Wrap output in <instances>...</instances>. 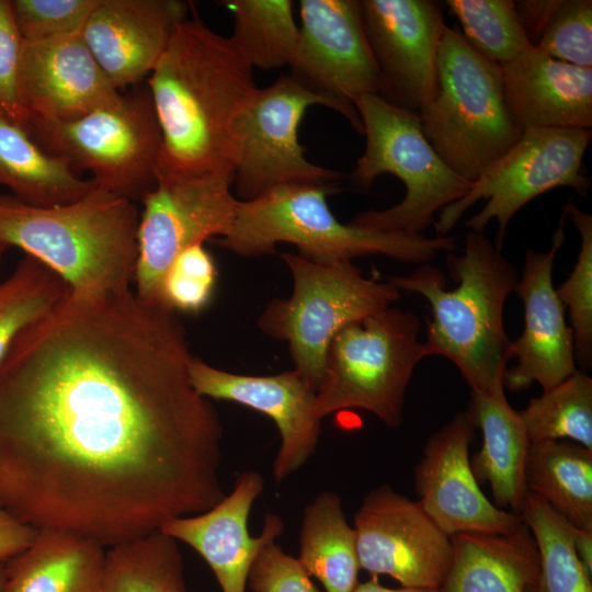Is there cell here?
I'll list each match as a JSON object with an SVG mask.
<instances>
[{
	"label": "cell",
	"instance_id": "1",
	"mask_svg": "<svg viewBox=\"0 0 592 592\" xmlns=\"http://www.w3.org/2000/svg\"><path fill=\"white\" fill-rule=\"evenodd\" d=\"M192 356L170 308L67 291L0 363V504L111 547L218 503L224 430Z\"/></svg>",
	"mask_w": 592,
	"mask_h": 592
},
{
	"label": "cell",
	"instance_id": "2",
	"mask_svg": "<svg viewBox=\"0 0 592 592\" xmlns=\"http://www.w3.org/2000/svg\"><path fill=\"white\" fill-rule=\"evenodd\" d=\"M145 83L161 134L157 178L234 179L241 123L258 88L253 67L230 36L186 16Z\"/></svg>",
	"mask_w": 592,
	"mask_h": 592
},
{
	"label": "cell",
	"instance_id": "3",
	"mask_svg": "<svg viewBox=\"0 0 592 592\" xmlns=\"http://www.w3.org/2000/svg\"><path fill=\"white\" fill-rule=\"evenodd\" d=\"M446 265L458 282L452 289L442 270L430 263L387 280L429 303L432 317L423 341L429 356L449 360L471 394L504 392L511 340L503 310L519 278L516 269L483 232L473 230L462 254L446 252Z\"/></svg>",
	"mask_w": 592,
	"mask_h": 592
},
{
	"label": "cell",
	"instance_id": "4",
	"mask_svg": "<svg viewBox=\"0 0 592 592\" xmlns=\"http://www.w3.org/2000/svg\"><path fill=\"white\" fill-rule=\"evenodd\" d=\"M139 215L135 202L96 184L53 207L1 195L0 240L49 267L73 296L122 293L134 280Z\"/></svg>",
	"mask_w": 592,
	"mask_h": 592
},
{
	"label": "cell",
	"instance_id": "5",
	"mask_svg": "<svg viewBox=\"0 0 592 592\" xmlns=\"http://www.w3.org/2000/svg\"><path fill=\"white\" fill-rule=\"evenodd\" d=\"M338 191L337 185L293 184L239 201L230 230L216 242L246 258L273 254L278 243H291L297 254L321 264L363 255L423 264L456 247L452 236L389 232L341 223L327 202Z\"/></svg>",
	"mask_w": 592,
	"mask_h": 592
},
{
	"label": "cell",
	"instance_id": "6",
	"mask_svg": "<svg viewBox=\"0 0 592 592\" xmlns=\"http://www.w3.org/2000/svg\"><path fill=\"white\" fill-rule=\"evenodd\" d=\"M418 115L435 152L470 182L523 134L505 104L501 66L473 48L458 27L444 33L437 92Z\"/></svg>",
	"mask_w": 592,
	"mask_h": 592
},
{
	"label": "cell",
	"instance_id": "7",
	"mask_svg": "<svg viewBox=\"0 0 592 592\" xmlns=\"http://www.w3.org/2000/svg\"><path fill=\"white\" fill-rule=\"evenodd\" d=\"M365 150L351 179L369 187L384 173L398 178L405 197L383 210H366L352 224L389 232L423 235L441 209L458 201L473 182L454 172L425 138L418 113L401 109L377 94L360 96Z\"/></svg>",
	"mask_w": 592,
	"mask_h": 592
},
{
	"label": "cell",
	"instance_id": "8",
	"mask_svg": "<svg viewBox=\"0 0 592 592\" xmlns=\"http://www.w3.org/2000/svg\"><path fill=\"white\" fill-rule=\"evenodd\" d=\"M415 314L388 307L345 326L331 341L316 392L319 419L348 409L398 429L413 372L428 357Z\"/></svg>",
	"mask_w": 592,
	"mask_h": 592
},
{
	"label": "cell",
	"instance_id": "9",
	"mask_svg": "<svg viewBox=\"0 0 592 592\" xmlns=\"http://www.w3.org/2000/svg\"><path fill=\"white\" fill-rule=\"evenodd\" d=\"M293 292L275 298L258 319L266 335L285 341L299 372L316 389L333 338L348 325L390 307L401 292L388 280L367 278L352 261L321 264L280 253Z\"/></svg>",
	"mask_w": 592,
	"mask_h": 592
},
{
	"label": "cell",
	"instance_id": "10",
	"mask_svg": "<svg viewBox=\"0 0 592 592\" xmlns=\"http://www.w3.org/2000/svg\"><path fill=\"white\" fill-rule=\"evenodd\" d=\"M29 134L73 170L90 171L98 186L135 203L156 185L161 134L145 82L73 119H32Z\"/></svg>",
	"mask_w": 592,
	"mask_h": 592
},
{
	"label": "cell",
	"instance_id": "11",
	"mask_svg": "<svg viewBox=\"0 0 592 592\" xmlns=\"http://www.w3.org/2000/svg\"><path fill=\"white\" fill-rule=\"evenodd\" d=\"M591 129L531 128L475 180L465 196L441 209L434 220L437 236H447L464 213L480 200L486 205L465 226L483 232L490 220L498 226L501 250L512 217L537 196L561 186L584 196L591 179L582 173V159Z\"/></svg>",
	"mask_w": 592,
	"mask_h": 592
},
{
	"label": "cell",
	"instance_id": "12",
	"mask_svg": "<svg viewBox=\"0 0 592 592\" xmlns=\"http://www.w3.org/2000/svg\"><path fill=\"white\" fill-rule=\"evenodd\" d=\"M231 186L232 177L224 174L157 178L141 201L138 223L134 280L141 299L163 305L162 283L174 259L192 246L228 234L239 204Z\"/></svg>",
	"mask_w": 592,
	"mask_h": 592
},
{
	"label": "cell",
	"instance_id": "13",
	"mask_svg": "<svg viewBox=\"0 0 592 592\" xmlns=\"http://www.w3.org/2000/svg\"><path fill=\"white\" fill-rule=\"evenodd\" d=\"M299 18L289 75L363 135L354 102L365 94L387 100V89L364 30L360 0H300Z\"/></svg>",
	"mask_w": 592,
	"mask_h": 592
},
{
	"label": "cell",
	"instance_id": "14",
	"mask_svg": "<svg viewBox=\"0 0 592 592\" xmlns=\"http://www.w3.org/2000/svg\"><path fill=\"white\" fill-rule=\"evenodd\" d=\"M312 105L330 107L291 75L258 89L240 127L232 179L239 201H251L283 185L339 186L343 174L310 162L298 140L299 124Z\"/></svg>",
	"mask_w": 592,
	"mask_h": 592
},
{
	"label": "cell",
	"instance_id": "15",
	"mask_svg": "<svg viewBox=\"0 0 592 592\" xmlns=\"http://www.w3.org/2000/svg\"><path fill=\"white\" fill-rule=\"evenodd\" d=\"M361 569L387 574L401 587L442 589L453 544L418 501L388 485L371 490L354 515Z\"/></svg>",
	"mask_w": 592,
	"mask_h": 592
},
{
	"label": "cell",
	"instance_id": "16",
	"mask_svg": "<svg viewBox=\"0 0 592 592\" xmlns=\"http://www.w3.org/2000/svg\"><path fill=\"white\" fill-rule=\"evenodd\" d=\"M364 30L387 101L418 113L437 92V56L447 29L432 0H360Z\"/></svg>",
	"mask_w": 592,
	"mask_h": 592
},
{
	"label": "cell",
	"instance_id": "17",
	"mask_svg": "<svg viewBox=\"0 0 592 592\" xmlns=\"http://www.w3.org/2000/svg\"><path fill=\"white\" fill-rule=\"evenodd\" d=\"M476 425L460 411L426 441L414 468L418 502L449 537L460 533L509 534L522 520L488 499L476 480L469 446Z\"/></svg>",
	"mask_w": 592,
	"mask_h": 592
},
{
	"label": "cell",
	"instance_id": "18",
	"mask_svg": "<svg viewBox=\"0 0 592 592\" xmlns=\"http://www.w3.org/2000/svg\"><path fill=\"white\" fill-rule=\"evenodd\" d=\"M566 218L562 213L547 251L526 250L513 289L523 303L524 327L510 344L515 365L506 369L504 387L512 391L527 389L533 383L545 391L578 371L572 329L553 283L555 259L566 240Z\"/></svg>",
	"mask_w": 592,
	"mask_h": 592
},
{
	"label": "cell",
	"instance_id": "19",
	"mask_svg": "<svg viewBox=\"0 0 592 592\" xmlns=\"http://www.w3.org/2000/svg\"><path fill=\"white\" fill-rule=\"evenodd\" d=\"M191 383L197 394L232 401L271 418L281 437L273 464L277 483L296 473L316 452L321 419L315 411L317 389L296 369L257 376L230 373L192 356Z\"/></svg>",
	"mask_w": 592,
	"mask_h": 592
},
{
	"label": "cell",
	"instance_id": "20",
	"mask_svg": "<svg viewBox=\"0 0 592 592\" xmlns=\"http://www.w3.org/2000/svg\"><path fill=\"white\" fill-rule=\"evenodd\" d=\"M263 489L264 479L259 471H243L231 492L214 506L170 520L159 531L195 549L214 572L221 592H246L249 571L259 550L284 531L282 517L269 513L261 534L250 536L249 514Z\"/></svg>",
	"mask_w": 592,
	"mask_h": 592
},
{
	"label": "cell",
	"instance_id": "21",
	"mask_svg": "<svg viewBox=\"0 0 592 592\" xmlns=\"http://www.w3.org/2000/svg\"><path fill=\"white\" fill-rule=\"evenodd\" d=\"M189 4L180 0H100L81 36L118 90L145 82Z\"/></svg>",
	"mask_w": 592,
	"mask_h": 592
},
{
	"label": "cell",
	"instance_id": "22",
	"mask_svg": "<svg viewBox=\"0 0 592 592\" xmlns=\"http://www.w3.org/2000/svg\"><path fill=\"white\" fill-rule=\"evenodd\" d=\"M20 91L29 123L73 119L114 101L121 93L81 33L24 43Z\"/></svg>",
	"mask_w": 592,
	"mask_h": 592
},
{
	"label": "cell",
	"instance_id": "23",
	"mask_svg": "<svg viewBox=\"0 0 592 592\" xmlns=\"http://www.w3.org/2000/svg\"><path fill=\"white\" fill-rule=\"evenodd\" d=\"M500 66L505 104L522 132L591 129L592 68L554 59L534 46Z\"/></svg>",
	"mask_w": 592,
	"mask_h": 592
},
{
	"label": "cell",
	"instance_id": "24",
	"mask_svg": "<svg viewBox=\"0 0 592 592\" xmlns=\"http://www.w3.org/2000/svg\"><path fill=\"white\" fill-rule=\"evenodd\" d=\"M106 549L78 533L36 530L30 545L4 561L8 592H105Z\"/></svg>",
	"mask_w": 592,
	"mask_h": 592
},
{
	"label": "cell",
	"instance_id": "25",
	"mask_svg": "<svg viewBox=\"0 0 592 592\" xmlns=\"http://www.w3.org/2000/svg\"><path fill=\"white\" fill-rule=\"evenodd\" d=\"M451 540L444 592H526L538 581V549L524 523L509 534L460 533Z\"/></svg>",
	"mask_w": 592,
	"mask_h": 592
},
{
	"label": "cell",
	"instance_id": "26",
	"mask_svg": "<svg viewBox=\"0 0 592 592\" xmlns=\"http://www.w3.org/2000/svg\"><path fill=\"white\" fill-rule=\"evenodd\" d=\"M482 445L470 457L479 485L491 488L493 503L519 514L528 493L525 467L531 442L524 424L505 394H471L468 407Z\"/></svg>",
	"mask_w": 592,
	"mask_h": 592
},
{
	"label": "cell",
	"instance_id": "27",
	"mask_svg": "<svg viewBox=\"0 0 592 592\" xmlns=\"http://www.w3.org/2000/svg\"><path fill=\"white\" fill-rule=\"evenodd\" d=\"M0 184L25 204L53 207L80 198L95 182L81 179L27 130L0 116Z\"/></svg>",
	"mask_w": 592,
	"mask_h": 592
},
{
	"label": "cell",
	"instance_id": "28",
	"mask_svg": "<svg viewBox=\"0 0 592 592\" xmlns=\"http://www.w3.org/2000/svg\"><path fill=\"white\" fill-rule=\"evenodd\" d=\"M299 545V563L326 592H353L361 570L356 535L335 492L323 491L305 508Z\"/></svg>",
	"mask_w": 592,
	"mask_h": 592
},
{
	"label": "cell",
	"instance_id": "29",
	"mask_svg": "<svg viewBox=\"0 0 592 592\" xmlns=\"http://www.w3.org/2000/svg\"><path fill=\"white\" fill-rule=\"evenodd\" d=\"M530 492L573 526L592 531V451L570 441L531 443L525 467Z\"/></svg>",
	"mask_w": 592,
	"mask_h": 592
},
{
	"label": "cell",
	"instance_id": "30",
	"mask_svg": "<svg viewBox=\"0 0 592 592\" xmlns=\"http://www.w3.org/2000/svg\"><path fill=\"white\" fill-rule=\"evenodd\" d=\"M105 592H186L178 542L158 530L107 547Z\"/></svg>",
	"mask_w": 592,
	"mask_h": 592
},
{
	"label": "cell",
	"instance_id": "31",
	"mask_svg": "<svg viewBox=\"0 0 592 592\" xmlns=\"http://www.w3.org/2000/svg\"><path fill=\"white\" fill-rule=\"evenodd\" d=\"M231 13L230 38L254 68L272 70L289 66L299 27L291 0H225Z\"/></svg>",
	"mask_w": 592,
	"mask_h": 592
},
{
	"label": "cell",
	"instance_id": "32",
	"mask_svg": "<svg viewBox=\"0 0 592 592\" xmlns=\"http://www.w3.org/2000/svg\"><path fill=\"white\" fill-rule=\"evenodd\" d=\"M519 515L533 534L539 555L538 581L526 592H592V577L573 548V525L530 491Z\"/></svg>",
	"mask_w": 592,
	"mask_h": 592
},
{
	"label": "cell",
	"instance_id": "33",
	"mask_svg": "<svg viewBox=\"0 0 592 592\" xmlns=\"http://www.w3.org/2000/svg\"><path fill=\"white\" fill-rule=\"evenodd\" d=\"M531 443L570 441L592 451V378L576 373L519 411Z\"/></svg>",
	"mask_w": 592,
	"mask_h": 592
},
{
	"label": "cell",
	"instance_id": "34",
	"mask_svg": "<svg viewBox=\"0 0 592 592\" xmlns=\"http://www.w3.org/2000/svg\"><path fill=\"white\" fill-rule=\"evenodd\" d=\"M64 281L31 255L0 283V363L18 334L66 294Z\"/></svg>",
	"mask_w": 592,
	"mask_h": 592
},
{
	"label": "cell",
	"instance_id": "35",
	"mask_svg": "<svg viewBox=\"0 0 592 592\" xmlns=\"http://www.w3.org/2000/svg\"><path fill=\"white\" fill-rule=\"evenodd\" d=\"M445 3L469 45L499 65L533 46L519 22L512 0H446Z\"/></svg>",
	"mask_w": 592,
	"mask_h": 592
},
{
	"label": "cell",
	"instance_id": "36",
	"mask_svg": "<svg viewBox=\"0 0 592 592\" xmlns=\"http://www.w3.org/2000/svg\"><path fill=\"white\" fill-rule=\"evenodd\" d=\"M580 236V250L568 278L556 294L568 310L574 342L577 365L592 364V215L569 201L562 206Z\"/></svg>",
	"mask_w": 592,
	"mask_h": 592
},
{
	"label": "cell",
	"instance_id": "37",
	"mask_svg": "<svg viewBox=\"0 0 592 592\" xmlns=\"http://www.w3.org/2000/svg\"><path fill=\"white\" fill-rule=\"evenodd\" d=\"M215 261L203 244L182 251L167 271L162 288V304L175 311L198 314L210 303L217 283Z\"/></svg>",
	"mask_w": 592,
	"mask_h": 592
},
{
	"label": "cell",
	"instance_id": "38",
	"mask_svg": "<svg viewBox=\"0 0 592 592\" xmlns=\"http://www.w3.org/2000/svg\"><path fill=\"white\" fill-rule=\"evenodd\" d=\"M534 47L554 59L592 68V1L561 0Z\"/></svg>",
	"mask_w": 592,
	"mask_h": 592
},
{
	"label": "cell",
	"instance_id": "39",
	"mask_svg": "<svg viewBox=\"0 0 592 592\" xmlns=\"http://www.w3.org/2000/svg\"><path fill=\"white\" fill-rule=\"evenodd\" d=\"M100 0H13L10 7L24 43L81 33Z\"/></svg>",
	"mask_w": 592,
	"mask_h": 592
},
{
	"label": "cell",
	"instance_id": "40",
	"mask_svg": "<svg viewBox=\"0 0 592 592\" xmlns=\"http://www.w3.org/2000/svg\"><path fill=\"white\" fill-rule=\"evenodd\" d=\"M23 46L10 1L0 0V116L29 132L20 91Z\"/></svg>",
	"mask_w": 592,
	"mask_h": 592
},
{
	"label": "cell",
	"instance_id": "41",
	"mask_svg": "<svg viewBox=\"0 0 592 592\" xmlns=\"http://www.w3.org/2000/svg\"><path fill=\"white\" fill-rule=\"evenodd\" d=\"M271 538L259 550L248 576L253 592H320L297 558Z\"/></svg>",
	"mask_w": 592,
	"mask_h": 592
},
{
	"label": "cell",
	"instance_id": "42",
	"mask_svg": "<svg viewBox=\"0 0 592 592\" xmlns=\"http://www.w3.org/2000/svg\"><path fill=\"white\" fill-rule=\"evenodd\" d=\"M561 0H517L514 9L531 45L536 46Z\"/></svg>",
	"mask_w": 592,
	"mask_h": 592
},
{
	"label": "cell",
	"instance_id": "43",
	"mask_svg": "<svg viewBox=\"0 0 592 592\" xmlns=\"http://www.w3.org/2000/svg\"><path fill=\"white\" fill-rule=\"evenodd\" d=\"M35 533L34 527L16 519L0 504V562L29 546Z\"/></svg>",
	"mask_w": 592,
	"mask_h": 592
},
{
	"label": "cell",
	"instance_id": "44",
	"mask_svg": "<svg viewBox=\"0 0 592 592\" xmlns=\"http://www.w3.org/2000/svg\"><path fill=\"white\" fill-rule=\"evenodd\" d=\"M572 543L579 561L592 577V531L573 526Z\"/></svg>",
	"mask_w": 592,
	"mask_h": 592
},
{
	"label": "cell",
	"instance_id": "45",
	"mask_svg": "<svg viewBox=\"0 0 592 592\" xmlns=\"http://www.w3.org/2000/svg\"><path fill=\"white\" fill-rule=\"evenodd\" d=\"M353 592H444L442 589L408 588L391 589L383 585L378 577H371L364 582H358Z\"/></svg>",
	"mask_w": 592,
	"mask_h": 592
},
{
	"label": "cell",
	"instance_id": "46",
	"mask_svg": "<svg viewBox=\"0 0 592 592\" xmlns=\"http://www.w3.org/2000/svg\"><path fill=\"white\" fill-rule=\"evenodd\" d=\"M0 592H8L4 571V561L0 562Z\"/></svg>",
	"mask_w": 592,
	"mask_h": 592
},
{
	"label": "cell",
	"instance_id": "47",
	"mask_svg": "<svg viewBox=\"0 0 592 592\" xmlns=\"http://www.w3.org/2000/svg\"><path fill=\"white\" fill-rule=\"evenodd\" d=\"M8 248L9 246L0 240V260Z\"/></svg>",
	"mask_w": 592,
	"mask_h": 592
}]
</instances>
